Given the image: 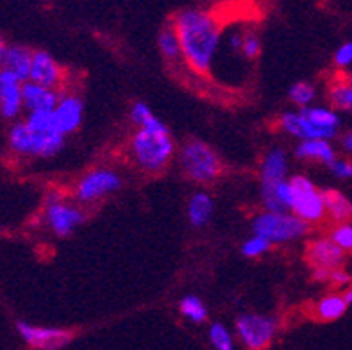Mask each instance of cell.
Instances as JSON below:
<instances>
[{"label":"cell","instance_id":"6da1fadb","mask_svg":"<svg viewBox=\"0 0 352 350\" xmlns=\"http://www.w3.org/2000/svg\"><path fill=\"white\" fill-rule=\"evenodd\" d=\"M170 25L177 34L188 67L199 76H208L222 38L219 17L210 9L186 8L175 13Z\"/></svg>","mask_w":352,"mask_h":350},{"label":"cell","instance_id":"7a4b0ae2","mask_svg":"<svg viewBox=\"0 0 352 350\" xmlns=\"http://www.w3.org/2000/svg\"><path fill=\"white\" fill-rule=\"evenodd\" d=\"M181 166L188 179L197 184H211L222 173V161L219 154L202 140H188L181 146Z\"/></svg>","mask_w":352,"mask_h":350},{"label":"cell","instance_id":"3957f363","mask_svg":"<svg viewBox=\"0 0 352 350\" xmlns=\"http://www.w3.org/2000/svg\"><path fill=\"white\" fill-rule=\"evenodd\" d=\"M131 152L143 172L157 173L174 157L175 143L172 136H156L138 129L131 140Z\"/></svg>","mask_w":352,"mask_h":350},{"label":"cell","instance_id":"277c9868","mask_svg":"<svg viewBox=\"0 0 352 350\" xmlns=\"http://www.w3.org/2000/svg\"><path fill=\"white\" fill-rule=\"evenodd\" d=\"M252 231L256 236L268 239L270 243H286L308 234L309 226L302 222L294 213H265L258 215L252 222Z\"/></svg>","mask_w":352,"mask_h":350},{"label":"cell","instance_id":"5b68a950","mask_svg":"<svg viewBox=\"0 0 352 350\" xmlns=\"http://www.w3.org/2000/svg\"><path fill=\"white\" fill-rule=\"evenodd\" d=\"M290 181L292 191H294V206L292 213L302 222L317 223L326 217V204H324V195L317 186L304 175H295L288 179Z\"/></svg>","mask_w":352,"mask_h":350},{"label":"cell","instance_id":"8992f818","mask_svg":"<svg viewBox=\"0 0 352 350\" xmlns=\"http://www.w3.org/2000/svg\"><path fill=\"white\" fill-rule=\"evenodd\" d=\"M122 188V177L115 170L97 168L82 175L76 184L74 195L80 204H91L104 197L111 195Z\"/></svg>","mask_w":352,"mask_h":350},{"label":"cell","instance_id":"52a82bcc","mask_svg":"<svg viewBox=\"0 0 352 350\" xmlns=\"http://www.w3.org/2000/svg\"><path fill=\"white\" fill-rule=\"evenodd\" d=\"M277 324L270 316L247 313L238 316L236 334L249 350H265L276 336Z\"/></svg>","mask_w":352,"mask_h":350},{"label":"cell","instance_id":"ba28073f","mask_svg":"<svg viewBox=\"0 0 352 350\" xmlns=\"http://www.w3.org/2000/svg\"><path fill=\"white\" fill-rule=\"evenodd\" d=\"M45 218H47V223L54 231V234H58L59 238H67L85 222V213L77 206L65 202L61 197L52 193L47 199Z\"/></svg>","mask_w":352,"mask_h":350},{"label":"cell","instance_id":"9c48e42d","mask_svg":"<svg viewBox=\"0 0 352 350\" xmlns=\"http://www.w3.org/2000/svg\"><path fill=\"white\" fill-rule=\"evenodd\" d=\"M16 329L23 342L36 350H58L72 340V333L65 329L40 327L27 322H18Z\"/></svg>","mask_w":352,"mask_h":350},{"label":"cell","instance_id":"30bf717a","mask_svg":"<svg viewBox=\"0 0 352 350\" xmlns=\"http://www.w3.org/2000/svg\"><path fill=\"white\" fill-rule=\"evenodd\" d=\"M65 79H67L65 68L54 59L52 54H49L47 50H34L32 52L31 76H29L31 83L59 91Z\"/></svg>","mask_w":352,"mask_h":350},{"label":"cell","instance_id":"8fae6325","mask_svg":"<svg viewBox=\"0 0 352 350\" xmlns=\"http://www.w3.org/2000/svg\"><path fill=\"white\" fill-rule=\"evenodd\" d=\"M82 111H85L82 100L77 95H59L58 104H56L52 111L54 129L63 136L76 133L77 129L80 127V122H82Z\"/></svg>","mask_w":352,"mask_h":350},{"label":"cell","instance_id":"7c38bea8","mask_svg":"<svg viewBox=\"0 0 352 350\" xmlns=\"http://www.w3.org/2000/svg\"><path fill=\"white\" fill-rule=\"evenodd\" d=\"M22 86V80L16 79L13 74L0 72V115L6 120H16L23 111Z\"/></svg>","mask_w":352,"mask_h":350},{"label":"cell","instance_id":"4fadbf2b","mask_svg":"<svg viewBox=\"0 0 352 350\" xmlns=\"http://www.w3.org/2000/svg\"><path fill=\"white\" fill-rule=\"evenodd\" d=\"M306 257L313 266V270L333 272L340 268L344 261V252L331 241V238H317L308 245Z\"/></svg>","mask_w":352,"mask_h":350},{"label":"cell","instance_id":"5bb4252c","mask_svg":"<svg viewBox=\"0 0 352 350\" xmlns=\"http://www.w3.org/2000/svg\"><path fill=\"white\" fill-rule=\"evenodd\" d=\"M279 124H281L286 133L299 138L300 142H306V140H326V142H329L331 138L336 136L335 133H327V131L315 127L300 111L285 113L279 118Z\"/></svg>","mask_w":352,"mask_h":350},{"label":"cell","instance_id":"9a60e30c","mask_svg":"<svg viewBox=\"0 0 352 350\" xmlns=\"http://www.w3.org/2000/svg\"><path fill=\"white\" fill-rule=\"evenodd\" d=\"M22 100L23 109H27V113L54 111L59 100V94L56 89L45 88V86L27 80L22 86Z\"/></svg>","mask_w":352,"mask_h":350},{"label":"cell","instance_id":"2e32d148","mask_svg":"<svg viewBox=\"0 0 352 350\" xmlns=\"http://www.w3.org/2000/svg\"><path fill=\"white\" fill-rule=\"evenodd\" d=\"M261 200L267 211L270 213H288L294 206V191L290 181L279 182L274 186H261Z\"/></svg>","mask_w":352,"mask_h":350},{"label":"cell","instance_id":"e0dca14e","mask_svg":"<svg viewBox=\"0 0 352 350\" xmlns=\"http://www.w3.org/2000/svg\"><path fill=\"white\" fill-rule=\"evenodd\" d=\"M288 175V157L283 149H272L261 163V186H274L286 181Z\"/></svg>","mask_w":352,"mask_h":350},{"label":"cell","instance_id":"ac0fdd59","mask_svg":"<svg viewBox=\"0 0 352 350\" xmlns=\"http://www.w3.org/2000/svg\"><path fill=\"white\" fill-rule=\"evenodd\" d=\"M32 52L34 50H31L29 47H23V45H9L8 52H6L4 70L13 74L22 83H27L29 76H31Z\"/></svg>","mask_w":352,"mask_h":350},{"label":"cell","instance_id":"d6986e66","mask_svg":"<svg viewBox=\"0 0 352 350\" xmlns=\"http://www.w3.org/2000/svg\"><path fill=\"white\" fill-rule=\"evenodd\" d=\"M295 155L304 161H318L324 164H333L336 161V152L326 140H306L295 149Z\"/></svg>","mask_w":352,"mask_h":350},{"label":"cell","instance_id":"ffe728a7","mask_svg":"<svg viewBox=\"0 0 352 350\" xmlns=\"http://www.w3.org/2000/svg\"><path fill=\"white\" fill-rule=\"evenodd\" d=\"M9 151L18 157H32L34 152V134L25 122H14L8 134Z\"/></svg>","mask_w":352,"mask_h":350},{"label":"cell","instance_id":"44dd1931","mask_svg":"<svg viewBox=\"0 0 352 350\" xmlns=\"http://www.w3.org/2000/svg\"><path fill=\"white\" fill-rule=\"evenodd\" d=\"M324 204H326V215L336 223H347L352 218V202L338 190L322 191Z\"/></svg>","mask_w":352,"mask_h":350},{"label":"cell","instance_id":"7402d4cb","mask_svg":"<svg viewBox=\"0 0 352 350\" xmlns=\"http://www.w3.org/2000/svg\"><path fill=\"white\" fill-rule=\"evenodd\" d=\"M213 215V199L206 191H197L188 202V218L193 227H206Z\"/></svg>","mask_w":352,"mask_h":350},{"label":"cell","instance_id":"603a6c76","mask_svg":"<svg viewBox=\"0 0 352 350\" xmlns=\"http://www.w3.org/2000/svg\"><path fill=\"white\" fill-rule=\"evenodd\" d=\"M347 302H345L344 295L340 293H333V295H326L317 302L315 306V315L322 322H333V320H338L340 316L345 315L347 311Z\"/></svg>","mask_w":352,"mask_h":350},{"label":"cell","instance_id":"cb8c5ba5","mask_svg":"<svg viewBox=\"0 0 352 350\" xmlns=\"http://www.w3.org/2000/svg\"><path fill=\"white\" fill-rule=\"evenodd\" d=\"M306 118L311 122L315 127L322 129V131H327V133H338V125H340V118L336 115L335 109H329V107H304L300 109Z\"/></svg>","mask_w":352,"mask_h":350},{"label":"cell","instance_id":"d4e9b609","mask_svg":"<svg viewBox=\"0 0 352 350\" xmlns=\"http://www.w3.org/2000/svg\"><path fill=\"white\" fill-rule=\"evenodd\" d=\"M32 134H34V152H32V157H52L65 145V136L59 134L58 131Z\"/></svg>","mask_w":352,"mask_h":350},{"label":"cell","instance_id":"484cf974","mask_svg":"<svg viewBox=\"0 0 352 350\" xmlns=\"http://www.w3.org/2000/svg\"><path fill=\"white\" fill-rule=\"evenodd\" d=\"M157 49H160L161 56L170 63L183 58L181 43H179V38L175 34L174 27L168 25L165 29H161V32L157 34Z\"/></svg>","mask_w":352,"mask_h":350},{"label":"cell","instance_id":"4316f807","mask_svg":"<svg viewBox=\"0 0 352 350\" xmlns=\"http://www.w3.org/2000/svg\"><path fill=\"white\" fill-rule=\"evenodd\" d=\"M329 100L336 109L352 113V85L347 79L335 80L329 88Z\"/></svg>","mask_w":352,"mask_h":350},{"label":"cell","instance_id":"83f0119b","mask_svg":"<svg viewBox=\"0 0 352 350\" xmlns=\"http://www.w3.org/2000/svg\"><path fill=\"white\" fill-rule=\"evenodd\" d=\"M179 309H181V313L188 320H192L193 324H204L206 320H208V309H206L204 302L199 297H195V295L184 297L181 304H179Z\"/></svg>","mask_w":352,"mask_h":350},{"label":"cell","instance_id":"f1b7e54d","mask_svg":"<svg viewBox=\"0 0 352 350\" xmlns=\"http://www.w3.org/2000/svg\"><path fill=\"white\" fill-rule=\"evenodd\" d=\"M315 95H317V91H315V88H313V85L304 83V80L295 83V85L290 88V100L295 104V106H299L300 109L309 107V104L315 100Z\"/></svg>","mask_w":352,"mask_h":350},{"label":"cell","instance_id":"f546056e","mask_svg":"<svg viewBox=\"0 0 352 350\" xmlns=\"http://www.w3.org/2000/svg\"><path fill=\"white\" fill-rule=\"evenodd\" d=\"M27 127L31 129L32 133H49V131H56L52 122V111H34L27 113V118L23 120Z\"/></svg>","mask_w":352,"mask_h":350},{"label":"cell","instance_id":"4dcf8cb0","mask_svg":"<svg viewBox=\"0 0 352 350\" xmlns=\"http://www.w3.org/2000/svg\"><path fill=\"white\" fill-rule=\"evenodd\" d=\"M331 241L342 250V252H352V223H336L329 234Z\"/></svg>","mask_w":352,"mask_h":350},{"label":"cell","instance_id":"1f68e13d","mask_svg":"<svg viewBox=\"0 0 352 350\" xmlns=\"http://www.w3.org/2000/svg\"><path fill=\"white\" fill-rule=\"evenodd\" d=\"M210 342L214 347V350H232L234 343H232V336L229 333V329L223 324H213L210 327Z\"/></svg>","mask_w":352,"mask_h":350},{"label":"cell","instance_id":"d6a6232c","mask_svg":"<svg viewBox=\"0 0 352 350\" xmlns=\"http://www.w3.org/2000/svg\"><path fill=\"white\" fill-rule=\"evenodd\" d=\"M270 247H272V243H270L268 239L254 234L243 241V245H241V254L245 257H250V259H254V257L263 256L265 252H268Z\"/></svg>","mask_w":352,"mask_h":350},{"label":"cell","instance_id":"836d02e7","mask_svg":"<svg viewBox=\"0 0 352 350\" xmlns=\"http://www.w3.org/2000/svg\"><path fill=\"white\" fill-rule=\"evenodd\" d=\"M241 54L243 58L252 61V59H258L259 54H261V40L259 36L252 31L241 32Z\"/></svg>","mask_w":352,"mask_h":350},{"label":"cell","instance_id":"e575fe53","mask_svg":"<svg viewBox=\"0 0 352 350\" xmlns=\"http://www.w3.org/2000/svg\"><path fill=\"white\" fill-rule=\"evenodd\" d=\"M140 131H145V133L148 134H156V136H170L168 127H166V125L163 124V120L157 118L154 113L140 125Z\"/></svg>","mask_w":352,"mask_h":350},{"label":"cell","instance_id":"d590c367","mask_svg":"<svg viewBox=\"0 0 352 350\" xmlns=\"http://www.w3.org/2000/svg\"><path fill=\"white\" fill-rule=\"evenodd\" d=\"M335 65L340 68H347L352 65V41H347L336 50Z\"/></svg>","mask_w":352,"mask_h":350},{"label":"cell","instance_id":"8d00e7d4","mask_svg":"<svg viewBox=\"0 0 352 350\" xmlns=\"http://www.w3.org/2000/svg\"><path fill=\"white\" fill-rule=\"evenodd\" d=\"M331 172L335 173L338 179H352V161L338 160L331 164Z\"/></svg>","mask_w":352,"mask_h":350},{"label":"cell","instance_id":"74e56055","mask_svg":"<svg viewBox=\"0 0 352 350\" xmlns=\"http://www.w3.org/2000/svg\"><path fill=\"white\" fill-rule=\"evenodd\" d=\"M151 115H152L151 107H148L145 102H136L133 106V109H131V118H133V122L136 125H142Z\"/></svg>","mask_w":352,"mask_h":350},{"label":"cell","instance_id":"f35d334b","mask_svg":"<svg viewBox=\"0 0 352 350\" xmlns=\"http://www.w3.org/2000/svg\"><path fill=\"white\" fill-rule=\"evenodd\" d=\"M329 281H331V283L338 284V286H342V284H347L349 281H351V275H349L347 272L342 270V268H336V270L331 272Z\"/></svg>","mask_w":352,"mask_h":350},{"label":"cell","instance_id":"ab89813d","mask_svg":"<svg viewBox=\"0 0 352 350\" xmlns=\"http://www.w3.org/2000/svg\"><path fill=\"white\" fill-rule=\"evenodd\" d=\"M9 45L6 43V40L0 36V72L4 70V61H6V52H8Z\"/></svg>","mask_w":352,"mask_h":350},{"label":"cell","instance_id":"60d3db41","mask_svg":"<svg viewBox=\"0 0 352 350\" xmlns=\"http://www.w3.org/2000/svg\"><path fill=\"white\" fill-rule=\"evenodd\" d=\"M342 143H344V149H345V151H347L349 154H352V131H351V133L345 134V136H344V142H342Z\"/></svg>","mask_w":352,"mask_h":350},{"label":"cell","instance_id":"b9f144b4","mask_svg":"<svg viewBox=\"0 0 352 350\" xmlns=\"http://www.w3.org/2000/svg\"><path fill=\"white\" fill-rule=\"evenodd\" d=\"M344 298H345V302H347V306H351L352 304V288H349L347 292L344 293Z\"/></svg>","mask_w":352,"mask_h":350},{"label":"cell","instance_id":"7bdbcfd3","mask_svg":"<svg viewBox=\"0 0 352 350\" xmlns=\"http://www.w3.org/2000/svg\"><path fill=\"white\" fill-rule=\"evenodd\" d=\"M347 80H349V83H351V85H352V74H351V76L347 77Z\"/></svg>","mask_w":352,"mask_h":350}]
</instances>
